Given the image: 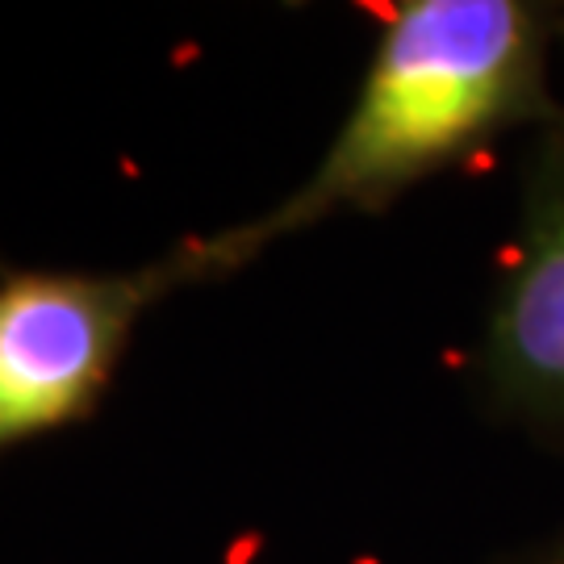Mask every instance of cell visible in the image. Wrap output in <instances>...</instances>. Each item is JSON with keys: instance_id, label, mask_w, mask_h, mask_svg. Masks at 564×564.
I'll list each match as a JSON object with an SVG mask.
<instances>
[{"instance_id": "6da1fadb", "label": "cell", "mask_w": 564, "mask_h": 564, "mask_svg": "<svg viewBox=\"0 0 564 564\" xmlns=\"http://www.w3.org/2000/svg\"><path fill=\"white\" fill-rule=\"evenodd\" d=\"M552 21L535 0H402L389 9L351 113L289 197L239 226L197 235L209 281L281 239L381 214L402 193L514 130H540L552 88Z\"/></svg>"}, {"instance_id": "7a4b0ae2", "label": "cell", "mask_w": 564, "mask_h": 564, "mask_svg": "<svg viewBox=\"0 0 564 564\" xmlns=\"http://www.w3.org/2000/svg\"><path fill=\"white\" fill-rule=\"evenodd\" d=\"M209 284L197 239L130 272H13L0 281V456L88 419L142 314Z\"/></svg>"}, {"instance_id": "3957f363", "label": "cell", "mask_w": 564, "mask_h": 564, "mask_svg": "<svg viewBox=\"0 0 564 564\" xmlns=\"http://www.w3.org/2000/svg\"><path fill=\"white\" fill-rule=\"evenodd\" d=\"M473 377L494 423L564 460V97L531 130Z\"/></svg>"}, {"instance_id": "277c9868", "label": "cell", "mask_w": 564, "mask_h": 564, "mask_svg": "<svg viewBox=\"0 0 564 564\" xmlns=\"http://www.w3.org/2000/svg\"><path fill=\"white\" fill-rule=\"evenodd\" d=\"M489 564H564V519L556 527H547L544 535L527 540L523 547H510L502 556H494Z\"/></svg>"}, {"instance_id": "5b68a950", "label": "cell", "mask_w": 564, "mask_h": 564, "mask_svg": "<svg viewBox=\"0 0 564 564\" xmlns=\"http://www.w3.org/2000/svg\"><path fill=\"white\" fill-rule=\"evenodd\" d=\"M547 21H552V42H556V55L564 51V0L561 4H547Z\"/></svg>"}]
</instances>
